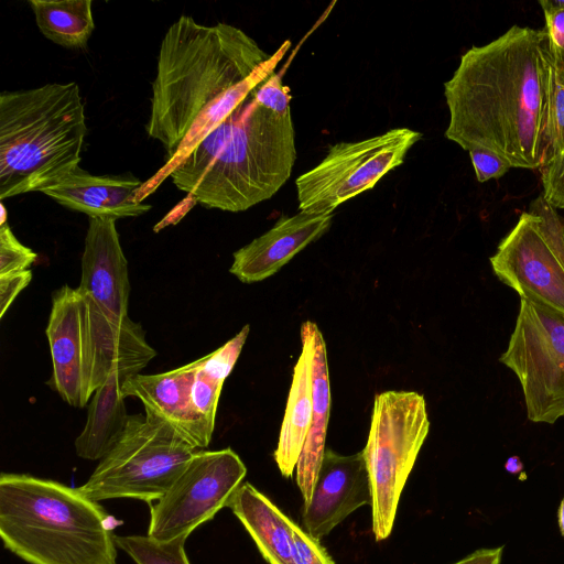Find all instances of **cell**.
I'll use <instances>...</instances> for the list:
<instances>
[{
	"label": "cell",
	"instance_id": "9",
	"mask_svg": "<svg viewBox=\"0 0 564 564\" xmlns=\"http://www.w3.org/2000/svg\"><path fill=\"white\" fill-rule=\"evenodd\" d=\"M421 137L419 131L395 128L365 140L333 144L316 166L295 181L300 212L333 214L401 165Z\"/></svg>",
	"mask_w": 564,
	"mask_h": 564
},
{
	"label": "cell",
	"instance_id": "2",
	"mask_svg": "<svg viewBox=\"0 0 564 564\" xmlns=\"http://www.w3.org/2000/svg\"><path fill=\"white\" fill-rule=\"evenodd\" d=\"M295 160L291 111L273 112L252 93L171 177L200 205L237 213L271 198L291 176Z\"/></svg>",
	"mask_w": 564,
	"mask_h": 564
},
{
	"label": "cell",
	"instance_id": "33",
	"mask_svg": "<svg viewBox=\"0 0 564 564\" xmlns=\"http://www.w3.org/2000/svg\"><path fill=\"white\" fill-rule=\"evenodd\" d=\"M553 59L564 68V9H542Z\"/></svg>",
	"mask_w": 564,
	"mask_h": 564
},
{
	"label": "cell",
	"instance_id": "8",
	"mask_svg": "<svg viewBox=\"0 0 564 564\" xmlns=\"http://www.w3.org/2000/svg\"><path fill=\"white\" fill-rule=\"evenodd\" d=\"M496 276L525 299L564 316V219L535 198L489 259Z\"/></svg>",
	"mask_w": 564,
	"mask_h": 564
},
{
	"label": "cell",
	"instance_id": "10",
	"mask_svg": "<svg viewBox=\"0 0 564 564\" xmlns=\"http://www.w3.org/2000/svg\"><path fill=\"white\" fill-rule=\"evenodd\" d=\"M499 361L517 376L527 417L555 423L564 416V316L525 299Z\"/></svg>",
	"mask_w": 564,
	"mask_h": 564
},
{
	"label": "cell",
	"instance_id": "37",
	"mask_svg": "<svg viewBox=\"0 0 564 564\" xmlns=\"http://www.w3.org/2000/svg\"><path fill=\"white\" fill-rule=\"evenodd\" d=\"M557 522L561 535L564 538V497L562 498L557 510Z\"/></svg>",
	"mask_w": 564,
	"mask_h": 564
},
{
	"label": "cell",
	"instance_id": "34",
	"mask_svg": "<svg viewBox=\"0 0 564 564\" xmlns=\"http://www.w3.org/2000/svg\"><path fill=\"white\" fill-rule=\"evenodd\" d=\"M32 279V271L25 270L0 275V317L2 318L15 297Z\"/></svg>",
	"mask_w": 564,
	"mask_h": 564
},
{
	"label": "cell",
	"instance_id": "35",
	"mask_svg": "<svg viewBox=\"0 0 564 564\" xmlns=\"http://www.w3.org/2000/svg\"><path fill=\"white\" fill-rule=\"evenodd\" d=\"M503 546L479 549L453 564H501Z\"/></svg>",
	"mask_w": 564,
	"mask_h": 564
},
{
	"label": "cell",
	"instance_id": "1",
	"mask_svg": "<svg viewBox=\"0 0 564 564\" xmlns=\"http://www.w3.org/2000/svg\"><path fill=\"white\" fill-rule=\"evenodd\" d=\"M551 52L545 29L512 25L466 51L444 84L445 137L466 151L484 149L512 167L540 169Z\"/></svg>",
	"mask_w": 564,
	"mask_h": 564
},
{
	"label": "cell",
	"instance_id": "13",
	"mask_svg": "<svg viewBox=\"0 0 564 564\" xmlns=\"http://www.w3.org/2000/svg\"><path fill=\"white\" fill-rule=\"evenodd\" d=\"M371 502L370 477L362 451L340 455L325 449L311 500L303 506L304 529L321 541L350 513Z\"/></svg>",
	"mask_w": 564,
	"mask_h": 564
},
{
	"label": "cell",
	"instance_id": "25",
	"mask_svg": "<svg viewBox=\"0 0 564 564\" xmlns=\"http://www.w3.org/2000/svg\"><path fill=\"white\" fill-rule=\"evenodd\" d=\"M249 334L246 325L225 345L198 359L192 384V400L197 412L214 427L223 384L231 372Z\"/></svg>",
	"mask_w": 564,
	"mask_h": 564
},
{
	"label": "cell",
	"instance_id": "21",
	"mask_svg": "<svg viewBox=\"0 0 564 564\" xmlns=\"http://www.w3.org/2000/svg\"><path fill=\"white\" fill-rule=\"evenodd\" d=\"M269 564H295L293 521L268 497L245 482L228 506Z\"/></svg>",
	"mask_w": 564,
	"mask_h": 564
},
{
	"label": "cell",
	"instance_id": "4",
	"mask_svg": "<svg viewBox=\"0 0 564 564\" xmlns=\"http://www.w3.org/2000/svg\"><path fill=\"white\" fill-rule=\"evenodd\" d=\"M0 536L29 564H117L116 535L105 509L55 480L1 474Z\"/></svg>",
	"mask_w": 564,
	"mask_h": 564
},
{
	"label": "cell",
	"instance_id": "20",
	"mask_svg": "<svg viewBox=\"0 0 564 564\" xmlns=\"http://www.w3.org/2000/svg\"><path fill=\"white\" fill-rule=\"evenodd\" d=\"M290 46L291 42L289 40L285 41L252 75L216 99L198 115L173 156L167 159L165 164L140 186L135 195L138 203H143L147 197L178 169L208 134L217 129L249 98L260 84L274 73L276 65L284 57Z\"/></svg>",
	"mask_w": 564,
	"mask_h": 564
},
{
	"label": "cell",
	"instance_id": "32",
	"mask_svg": "<svg viewBox=\"0 0 564 564\" xmlns=\"http://www.w3.org/2000/svg\"><path fill=\"white\" fill-rule=\"evenodd\" d=\"M469 155L479 182L499 178L512 167L508 161L488 150L474 149L469 151Z\"/></svg>",
	"mask_w": 564,
	"mask_h": 564
},
{
	"label": "cell",
	"instance_id": "11",
	"mask_svg": "<svg viewBox=\"0 0 564 564\" xmlns=\"http://www.w3.org/2000/svg\"><path fill=\"white\" fill-rule=\"evenodd\" d=\"M247 468L231 449H199L162 498L151 507L148 535L167 542L187 538L213 519L241 486Z\"/></svg>",
	"mask_w": 564,
	"mask_h": 564
},
{
	"label": "cell",
	"instance_id": "3",
	"mask_svg": "<svg viewBox=\"0 0 564 564\" xmlns=\"http://www.w3.org/2000/svg\"><path fill=\"white\" fill-rule=\"evenodd\" d=\"M270 57L237 26L182 15L161 42L148 135L172 158L198 115Z\"/></svg>",
	"mask_w": 564,
	"mask_h": 564
},
{
	"label": "cell",
	"instance_id": "17",
	"mask_svg": "<svg viewBox=\"0 0 564 564\" xmlns=\"http://www.w3.org/2000/svg\"><path fill=\"white\" fill-rule=\"evenodd\" d=\"M53 372L50 387L69 405L87 404L83 380V296L64 285L52 295L46 326Z\"/></svg>",
	"mask_w": 564,
	"mask_h": 564
},
{
	"label": "cell",
	"instance_id": "6",
	"mask_svg": "<svg viewBox=\"0 0 564 564\" xmlns=\"http://www.w3.org/2000/svg\"><path fill=\"white\" fill-rule=\"evenodd\" d=\"M197 451L156 415L132 414L78 489L97 502L133 498L150 503L164 496Z\"/></svg>",
	"mask_w": 564,
	"mask_h": 564
},
{
	"label": "cell",
	"instance_id": "7",
	"mask_svg": "<svg viewBox=\"0 0 564 564\" xmlns=\"http://www.w3.org/2000/svg\"><path fill=\"white\" fill-rule=\"evenodd\" d=\"M429 431L422 394L384 391L375 397L362 453L371 484V523L377 542L392 532L402 490Z\"/></svg>",
	"mask_w": 564,
	"mask_h": 564
},
{
	"label": "cell",
	"instance_id": "12",
	"mask_svg": "<svg viewBox=\"0 0 564 564\" xmlns=\"http://www.w3.org/2000/svg\"><path fill=\"white\" fill-rule=\"evenodd\" d=\"M155 356L140 324L129 316H110L83 296V380L87 403L109 377L127 379L140 373Z\"/></svg>",
	"mask_w": 564,
	"mask_h": 564
},
{
	"label": "cell",
	"instance_id": "5",
	"mask_svg": "<svg viewBox=\"0 0 564 564\" xmlns=\"http://www.w3.org/2000/svg\"><path fill=\"white\" fill-rule=\"evenodd\" d=\"M87 133L76 83L0 95V199L41 192L79 166Z\"/></svg>",
	"mask_w": 564,
	"mask_h": 564
},
{
	"label": "cell",
	"instance_id": "36",
	"mask_svg": "<svg viewBox=\"0 0 564 564\" xmlns=\"http://www.w3.org/2000/svg\"><path fill=\"white\" fill-rule=\"evenodd\" d=\"M505 469L512 475H518L523 470V464L518 456H510L505 464Z\"/></svg>",
	"mask_w": 564,
	"mask_h": 564
},
{
	"label": "cell",
	"instance_id": "27",
	"mask_svg": "<svg viewBox=\"0 0 564 564\" xmlns=\"http://www.w3.org/2000/svg\"><path fill=\"white\" fill-rule=\"evenodd\" d=\"M187 538L161 542L149 535H116L117 547L135 564H189L184 549Z\"/></svg>",
	"mask_w": 564,
	"mask_h": 564
},
{
	"label": "cell",
	"instance_id": "26",
	"mask_svg": "<svg viewBox=\"0 0 564 564\" xmlns=\"http://www.w3.org/2000/svg\"><path fill=\"white\" fill-rule=\"evenodd\" d=\"M543 140V163L564 151V68L552 55Z\"/></svg>",
	"mask_w": 564,
	"mask_h": 564
},
{
	"label": "cell",
	"instance_id": "19",
	"mask_svg": "<svg viewBox=\"0 0 564 564\" xmlns=\"http://www.w3.org/2000/svg\"><path fill=\"white\" fill-rule=\"evenodd\" d=\"M301 340H304L310 348L313 400L311 426L295 468L296 482L302 494L304 506L311 500L325 453L330 411V387L326 345L315 323L307 321L302 324Z\"/></svg>",
	"mask_w": 564,
	"mask_h": 564
},
{
	"label": "cell",
	"instance_id": "23",
	"mask_svg": "<svg viewBox=\"0 0 564 564\" xmlns=\"http://www.w3.org/2000/svg\"><path fill=\"white\" fill-rule=\"evenodd\" d=\"M313 414L311 360L308 345L302 340V351L293 369L285 413L274 460L281 474L290 478L299 462Z\"/></svg>",
	"mask_w": 564,
	"mask_h": 564
},
{
	"label": "cell",
	"instance_id": "24",
	"mask_svg": "<svg viewBox=\"0 0 564 564\" xmlns=\"http://www.w3.org/2000/svg\"><path fill=\"white\" fill-rule=\"evenodd\" d=\"M91 0H31L41 33L66 48H84L94 31Z\"/></svg>",
	"mask_w": 564,
	"mask_h": 564
},
{
	"label": "cell",
	"instance_id": "15",
	"mask_svg": "<svg viewBox=\"0 0 564 564\" xmlns=\"http://www.w3.org/2000/svg\"><path fill=\"white\" fill-rule=\"evenodd\" d=\"M109 217H89L82 256L78 292L113 317L128 316V262L115 224Z\"/></svg>",
	"mask_w": 564,
	"mask_h": 564
},
{
	"label": "cell",
	"instance_id": "18",
	"mask_svg": "<svg viewBox=\"0 0 564 564\" xmlns=\"http://www.w3.org/2000/svg\"><path fill=\"white\" fill-rule=\"evenodd\" d=\"M142 184L131 174L93 175L78 166L42 193L88 217L118 219L137 217L151 209V205L135 200Z\"/></svg>",
	"mask_w": 564,
	"mask_h": 564
},
{
	"label": "cell",
	"instance_id": "31",
	"mask_svg": "<svg viewBox=\"0 0 564 564\" xmlns=\"http://www.w3.org/2000/svg\"><path fill=\"white\" fill-rule=\"evenodd\" d=\"M295 564H335L327 551L305 530L293 523Z\"/></svg>",
	"mask_w": 564,
	"mask_h": 564
},
{
	"label": "cell",
	"instance_id": "29",
	"mask_svg": "<svg viewBox=\"0 0 564 564\" xmlns=\"http://www.w3.org/2000/svg\"><path fill=\"white\" fill-rule=\"evenodd\" d=\"M543 198L553 208L564 209V151L540 166Z\"/></svg>",
	"mask_w": 564,
	"mask_h": 564
},
{
	"label": "cell",
	"instance_id": "22",
	"mask_svg": "<svg viewBox=\"0 0 564 564\" xmlns=\"http://www.w3.org/2000/svg\"><path fill=\"white\" fill-rule=\"evenodd\" d=\"M124 380L113 375L91 395L86 424L75 441L76 454L80 458L100 460L122 433L129 417L121 393Z\"/></svg>",
	"mask_w": 564,
	"mask_h": 564
},
{
	"label": "cell",
	"instance_id": "30",
	"mask_svg": "<svg viewBox=\"0 0 564 564\" xmlns=\"http://www.w3.org/2000/svg\"><path fill=\"white\" fill-rule=\"evenodd\" d=\"M253 96L258 104L273 112L286 113L291 111L290 90L282 84L279 74L273 73L267 80L260 84L253 91Z\"/></svg>",
	"mask_w": 564,
	"mask_h": 564
},
{
	"label": "cell",
	"instance_id": "16",
	"mask_svg": "<svg viewBox=\"0 0 564 564\" xmlns=\"http://www.w3.org/2000/svg\"><path fill=\"white\" fill-rule=\"evenodd\" d=\"M332 220L333 214L300 212L282 216L271 229L234 253L229 272L243 283L259 282L273 275L321 238L329 229Z\"/></svg>",
	"mask_w": 564,
	"mask_h": 564
},
{
	"label": "cell",
	"instance_id": "28",
	"mask_svg": "<svg viewBox=\"0 0 564 564\" xmlns=\"http://www.w3.org/2000/svg\"><path fill=\"white\" fill-rule=\"evenodd\" d=\"M37 254L21 243L9 223L0 225V275L29 270Z\"/></svg>",
	"mask_w": 564,
	"mask_h": 564
},
{
	"label": "cell",
	"instance_id": "14",
	"mask_svg": "<svg viewBox=\"0 0 564 564\" xmlns=\"http://www.w3.org/2000/svg\"><path fill=\"white\" fill-rule=\"evenodd\" d=\"M198 359L180 368L155 375L137 373L121 386L123 398H138L150 412L171 425L196 449L206 448L214 427L197 412L192 400V384Z\"/></svg>",
	"mask_w": 564,
	"mask_h": 564
},
{
	"label": "cell",
	"instance_id": "38",
	"mask_svg": "<svg viewBox=\"0 0 564 564\" xmlns=\"http://www.w3.org/2000/svg\"><path fill=\"white\" fill-rule=\"evenodd\" d=\"M6 223H8V220H7V209H6L4 205H3V203H1L0 225H3Z\"/></svg>",
	"mask_w": 564,
	"mask_h": 564
}]
</instances>
